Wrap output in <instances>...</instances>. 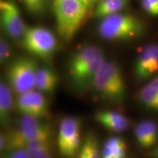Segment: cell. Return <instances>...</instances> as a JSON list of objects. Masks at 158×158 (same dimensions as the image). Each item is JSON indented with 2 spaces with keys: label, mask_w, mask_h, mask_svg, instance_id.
<instances>
[{
  "label": "cell",
  "mask_w": 158,
  "mask_h": 158,
  "mask_svg": "<svg viewBox=\"0 0 158 158\" xmlns=\"http://www.w3.org/2000/svg\"><path fill=\"white\" fill-rule=\"evenodd\" d=\"M101 49L94 45H85L70 57L68 64L69 80L76 92L92 89L98 70L106 61Z\"/></svg>",
  "instance_id": "cell-1"
},
{
  "label": "cell",
  "mask_w": 158,
  "mask_h": 158,
  "mask_svg": "<svg viewBox=\"0 0 158 158\" xmlns=\"http://www.w3.org/2000/svg\"><path fill=\"white\" fill-rule=\"evenodd\" d=\"M92 5L88 0H53L59 37L70 42L87 17Z\"/></svg>",
  "instance_id": "cell-2"
},
{
  "label": "cell",
  "mask_w": 158,
  "mask_h": 158,
  "mask_svg": "<svg viewBox=\"0 0 158 158\" xmlns=\"http://www.w3.org/2000/svg\"><path fill=\"white\" fill-rule=\"evenodd\" d=\"M92 89L98 98L108 104L121 105L125 101L126 83L117 63L105 61L96 75Z\"/></svg>",
  "instance_id": "cell-3"
},
{
  "label": "cell",
  "mask_w": 158,
  "mask_h": 158,
  "mask_svg": "<svg viewBox=\"0 0 158 158\" xmlns=\"http://www.w3.org/2000/svg\"><path fill=\"white\" fill-rule=\"evenodd\" d=\"M5 135L7 146L5 152L23 148L31 142L51 141L53 129L48 122L29 116H21L18 119L16 127L9 130L5 133Z\"/></svg>",
  "instance_id": "cell-4"
},
{
  "label": "cell",
  "mask_w": 158,
  "mask_h": 158,
  "mask_svg": "<svg viewBox=\"0 0 158 158\" xmlns=\"http://www.w3.org/2000/svg\"><path fill=\"white\" fill-rule=\"evenodd\" d=\"M144 31L143 23L130 14L115 13L104 18L99 23L98 32L107 40H128L141 36Z\"/></svg>",
  "instance_id": "cell-5"
},
{
  "label": "cell",
  "mask_w": 158,
  "mask_h": 158,
  "mask_svg": "<svg viewBox=\"0 0 158 158\" xmlns=\"http://www.w3.org/2000/svg\"><path fill=\"white\" fill-rule=\"evenodd\" d=\"M36 59L21 56L10 63L5 80L16 95L35 89V77L39 68Z\"/></svg>",
  "instance_id": "cell-6"
},
{
  "label": "cell",
  "mask_w": 158,
  "mask_h": 158,
  "mask_svg": "<svg viewBox=\"0 0 158 158\" xmlns=\"http://www.w3.org/2000/svg\"><path fill=\"white\" fill-rule=\"evenodd\" d=\"M21 41L25 50L45 61L52 58L58 47L55 35L43 27H27Z\"/></svg>",
  "instance_id": "cell-7"
},
{
  "label": "cell",
  "mask_w": 158,
  "mask_h": 158,
  "mask_svg": "<svg viewBox=\"0 0 158 158\" xmlns=\"http://www.w3.org/2000/svg\"><path fill=\"white\" fill-rule=\"evenodd\" d=\"M81 118L76 116H67L59 123L57 144L60 155L64 158H76L81 146Z\"/></svg>",
  "instance_id": "cell-8"
},
{
  "label": "cell",
  "mask_w": 158,
  "mask_h": 158,
  "mask_svg": "<svg viewBox=\"0 0 158 158\" xmlns=\"http://www.w3.org/2000/svg\"><path fill=\"white\" fill-rule=\"evenodd\" d=\"M15 107L21 116L43 120L49 116V105L44 94L37 89L17 95Z\"/></svg>",
  "instance_id": "cell-9"
},
{
  "label": "cell",
  "mask_w": 158,
  "mask_h": 158,
  "mask_svg": "<svg viewBox=\"0 0 158 158\" xmlns=\"http://www.w3.org/2000/svg\"><path fill=\"white\" fill-rule=\"evenodd\" d=\"M1 25L5 33L13 40H21L26 27L19 8L13 0L0 1Z\"/></svg>",
  "instance_id": "cell-10"
},
{
  "label": "cell",
  "mask_w": 158,
  "mask_h": 158,
  "mask_svg": "<svg viewBox=\"0 0 158 158\" xmlns=\"http://www.w3.org/2000/svg\"><path fill=\"white\" fill-rule=\"evenodd\" d=\"M134 73L138 80L145 81L158 73V44L150 43L138 54L134 64Z\"/></svg>",
  "instance_id": "cell-11"
},
{
  "label": "cell",
  "mask_w": 158,
  "mask_h": 158,
  "mask_svg": "<svg viewBox=\"0 0 158 158\" xmlns=\"http://www.w3.org/2000/svg\"><path fill=\"white\" fill-rule=\"evenodd\" d=\"M94 119L102 127L116 133H123L130 127L129 118L115 110H98L94 114Z\"/></svg>",
  "instance_id": "cell-12"
},
{
  "label": "cell",
  "mask_w": 158,
  "mask_h": 158,
  "mask_svg": "<svg viewBox=\"0 0 158 158\" xmlns=\"http://www.w3.org/2000/svg\"><path fill=\"white\" fill-rule=\"evenodd\" d=\"M134 136L138 145L145 149L155 147L158 141V126L152 120H144L136 124Z\"/></svg>",
  "instance_id": "cell-13"
},
{
  "label": "cell",
  "mask_w": 158,
  "mask_h": 158,
  "mask_svg": "<svg viewBox=\"0 0 158 158\" xmlns=\"http://www.w3.org/2000/svg\"><path fill=\"white\" fill-rule=\"evenodd\" d=\"M13 92L5 78L0 81V124L4 128H8L12 123V114L15 106Z\"/></svg>",
  "instance_id": "cell-14"
},
{
  "label": "cell",
  "mask_w": 158,
  "mask_h": 158,
  "mask_svg": "<svg viewBox=\"0 0 158 158\" xmlns=\"http://www.w3.org/2000/svg\"><path fill=\"white\" fill-rule=\"evenodd\" d=\"M59 84V77L54 69L43 65L37 69L35 77V89L43 94H51L56 91Z\"/></svg>",
  "instance_id": "cell-15"
},
{
  "label": "cell",
  "mask_w": 158,
  "mask_h": 158,
  "mask_svg": "<svg viewBox=\"0 0 158 158\" xmlns=\"http://www.w3.org/2000/svg\"><path fill=\"white\" fill-rule=\"evenodd\" d=\"M127 143L122 137L113 135L108 138L101 148V158H126Z\"/></svg>",
  "instance_id": "cell-16"
},
{
  "label": "cell",
  "mask_w": 158,
  "mask_h": 158,
  "mask_svg": "<svg viewBox=\"0 0 158 158\" xmlns=\"http://www.w3.org/2000/svg\"><path fill=\"white\" fill-rule=\"evenodd\" d=\"M77 158H101L98 136L93 132H89L85 135Z\"/></svg>",
  "instance_id": "cell-17"
},
{
  "label": "cell",
  "mask_w": 158,
  "mask_h": 158,
  "mask_svg": "<svg viewBox=\"0 0 158 158\" xmlns=\"http://www.w3.org/2000/svg\"><path fill=\"white\" fill-rule=\"evenodd\" d=\"M130 0H100L94 12V16L104 19L108 15L118 13L127 7Z\"/></svg>",
  "instance_id": "cell-18"
},
{
  "label": "cell",
  "mask_w": 158,
  "mask_h": 158,
  "mask_svg": "<svg viewBox=\"0 0 158 158\" xmlns=\"http://www.w3.org/2000/svg\"><path fill=\"white\" fill-rule=\"evenodd\" d=\"M32 158H54L51 140L31 142L24 147Z\"/></svg>",
  "instance_id": "cell-19"
},
{
  "label": "cell",
  "mask_w": 158,
  "mask_h": 158,
  "mask_svg": "<svg viewBox=\"0 0 158 158\" xmlns=\"http://www.w3.org/2000/svg\"><path fill=\"white\" fill-rule=\"evenodd\" d=\"M138 100L145 108L158 111V92L149 84L143 86L138 92Z\"/></svg>",
  "instance_id": "cell-20"
},
{
  "label": "cell",
  "mask_w": 158,
  "mask_h": 158,
  "mask_svg": "<svg viewBox=\"0 0 158 158\" xmlns=\"http://www.w3.org/2000/svg\"><path fill=\"white\" fill-rule=\"evenodd\" d=\"M21 2L33 15L41 14L46 7V0H21Z\"/></svg>",
  "instance_id": "cell-21"
},
{
  "label": "cell",
  "mask_w": 158,
  "mask_h": 158,
  "mask_svg": "<svg viewBox=\"0 0 158 158\" xmlns=\"http://www.w3.org/2000/svg\"><path fill=\"white\" fill-rule=\"evenodd\" d=\"M13 54L12 47L8 41L5 37L0 39V62L1 64H5L10 59Z\"/></svg>",
  "instance_id": "cell-22"
},
{
  "label": "cell",
  "mask_w": 158,
  "mask_h": 158,
  "mask_svg": "<svg viewBox=\"0 0 158 158\" xmlns=\"http://www.w3.org/2000/svg\"><path fill=\"white\" fill-rule=\"evenodd\" d=\"M3 158H32L25 148H18L4 153Z\"/></svg>",
  "instance_id": "cell-23"
},
{
  "label": "cell",
  "mask_w": 158,
  "mask_h": 158,
  "mask_svg": "<svg viewBox=\"0 0 158 158\" xmlns=\"http://www.w3.org/2000/svg\"><path fill=\"white\" fill-rule=\"evenodd\" d=\"M141 6L143 9L149 13V15H154V16H157L158 15V12L152 5L149 2L148 0H141Z\"/></svg>",
  "instance_id": "cell-24"
},
{
  "label": "cell",
  "mask_w": 158,
  "mask_h": 158,
  "mask_svg": "<svg viewBox=\"0 0 158 158\" xmlns=\"http://www.w3.org/2000/svg\"><path fill=\"white\" fill-rule=\"evenodd\" d=\"M7 146V141H6L5 133H2L0 135V152L1 153H5Z\"/></svg>",
  "instance_id": "cell-25"
},
{
  "label": "cell",
  "mask_w": 158,
  "mask_h": 158,
  "mask_svg": "<svg viewBox=\"0 0 158 158\" xmlns=\"http://www.w3.org/2000/svg\"><path fill=\"white\" fill-rule=\"evenodd\" d=\"M147 84H149L152 88H153L154 89L157 90L158 92V75L152 79Z\"/></svg>",
  "instance_id": "cell-26"
},
{
  "label": "cell",
  "mask_w": 158,
  "mask_h": 158,
  "mask_svg": "<svg viewBox=\"0 0 158 158\" xmlns=\"http://www.w3.org/2000/svg\"><path fill=\"white\" fill-rule=\"evenodd\" d=\"M152 155L153 158H158V143L155 146V148H154Z\"/></svg>",
  "instance_id": "cell-27"
},
{
  "label": "cell",
  "mask_w": 158,
  "mask_h": 158,
  "mask_svg": "<svg viewBox=\"0 0 158 158\" xmlns=\"http://www.w3.org/2000/svg\"><path fill=\"white\" fill-rule=\"evenodd\" d=\"M148 1L158 12V0H148Z\"/></svg>",
  "instance_id": "cell-28"
},
{
  "label": "cell",
  "mask_w": 158,
  "mask_h": 158,
  "mask_svg": "<svg viewBox=\"0 0 158 158\" xmlns=\"http://www.w3.org/2000/svg\"><path fill=\"white\" fill-rule=\"evenodd\" d=\"M89 2L92 4V5H94V4H95L96 2H98L99 1H100V0H88Z\"/></svg>",
  "instance_id": "cell-29"
}]
</instances>
